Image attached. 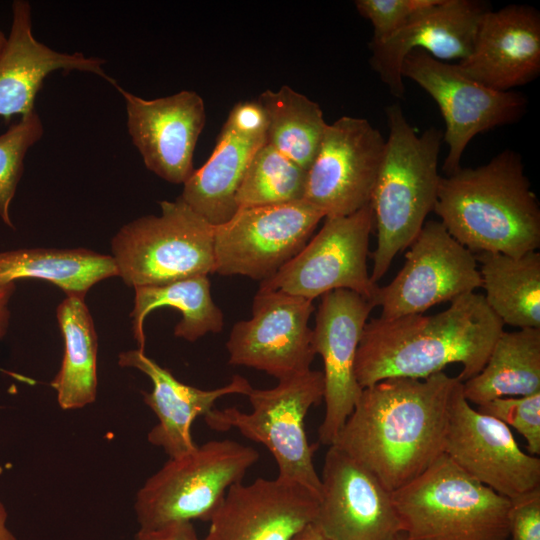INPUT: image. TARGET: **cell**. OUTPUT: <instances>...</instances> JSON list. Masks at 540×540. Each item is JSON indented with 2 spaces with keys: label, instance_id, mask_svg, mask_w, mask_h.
Segmentation results:
<instances>
[{
  "label": "cell",
  "instance_id": "obj_29",
  "mask_svg": "<svg viewBox=\"0 0 540 540\" xmlns=\"http://www.w3.org/2000/svg\"><path fill=\"white\" fill-rule=\"evenodd\" d=\"M208 276H196L159 286L135 287L133 310L130 314L133 337L138 349L144 351L143 324L153 310L169 306L177 308L182 319L174 328V335L194 342L207 333H219L224 326L222 310L210 292Z\"/></svg>",
  "mask_w": 540,
  "mask_h": 540
},
{
  "label": "cell",
  "instance_id": "obj_9",
  "mask_svg": "<svg viewBox=\"0 0 540 540\" xmlns=\"http://www.w3.org/2000/svg\"><path fill=\"white\" fill-rule=\"evenodd\" d=\"M374 228L370 203L358 211L327 217L319 232L269 279L262 290H279L313 301L327 292L345 289L374 304L378 285L368 273L370 234Z\"/></svg>",
  "mask_w": 540,
  "mask_h": 540
},
{
  "label": "cell",
  "instance_id": "obj_16",
  "mask_svg": "<svg viewBox=\"0 0 540 540\" xmlns=\"http://www.w3.org/2000/svg\"><path fill=\"white\" fill-rule=\"evenodd\" d=\"M313 524L328 540H396L402 532L391 492L334 445L324 458Z\"/></svg>",
  "mask_w": 540,
  "mask_h": 540
},
{
  "label": "cell",
  "instance_id": "obj_4",
  "mask_svg": "<svg viewBox=\"0 0 540 540\" xmlns=\"http://www.w3.org/2000/svg\"><path fill=\"white\" fill-rule=\"evenodd\" d=\"M385 114L389 133L370 199L377 234L370 278L376 284L434 210L443 142V132L435 127L418 134L398 104L387 106Z\"/></svg>",
  "mask_w": 540,
  "mask_h": 540
},
{
  "label": "cell",
  "instance_id": "obj_2",
  "mask_svg": "<svg viewBox=\"0 0 540 540\" xmlns=\"http://www.w3.org/2000/svg\"><path fill=\"white\" fill-rule=\"evenodd\" d=\"M503 328L483 294L474 292L433 315L373 318L357 348L356 380L363 389L389 378L425 379L459 363L464 382L482 370Z\"/></svg>",
  "mask_w": 540,
  "mask_h": 540
},
{
  "label": "cell",
  "instance_id": "obj_33",
  "mask_svg": "<svg viewBox=\"0 0 540 540\" xmlns=\"http://www.w3.org/2000/svg\"><path fill=\"white\" fill-rule=\"evenodd\" d=\"M476 409L512 426L524 437L529 454L540 455V392L494 399Z\"/></svg>",
  "mask_w": 540,
  "mask_h": 540
},
{
  "label": "cell",
  "instance_id": "obj_25",
  "mask_svg": "<svg viewBox=\"0 0 540 540\" xmlns=\"http://www.w3.org/2000/svg\"><path fill=\"white\" fill-rule=\"evenodd\" d=\"M462 390L476 406L540 392V328L503 330L482 370L462 382Z\"/></svg>",
  "mask_w": 540,
  "mask_h": 540
},
{
  "label": "cell",
  "instance_id": "obj_11",
  "mask_svg": "<svg viewBox=\"0 0 540 540\" xmlns=\"http://www.w3.org/2000/svg\"><path fill=\"white\" fill-rule=\"evenodd\" d=\"M324 218L304 200L238 209L214 227V273L269 279L303 249Z\"/></svg>",
  "mask_w": 540,
  "mask_h": 540
},
{
  "label": "cell",
  "instance_id": "obj_31",
  "mask_svg": "<svg viewBox=\"0 0 540 540\" xmlns=\"http://www.w3.org/2000/svg\"><path fill=\"white\" fill-rule=\"evenodd\" d=\"M307 171L269 143L251 159L236 195L238 209L303 200Z\"/></svg>",
  "mask_w": 540,
  "mask_h": 540
},
{
  "label": "cell",
  "instance_id": "obj_38",
  "mask_svg": "<svg viewBox=\"0 0 540 540\" xmlns=\"http://www.w3.org/2000/svg\"><path fill=\"white\" fill-rule=\"evenodd\" d=\"M292 540H328L312 523L299 532Z\"/></svg>",
  "mask_w": 540,
  "mask_h": 540
},
{
  "label": "cell",
  "instance_id": "obj_41",
  "mask_svg": "<svg viewBox=\"0 0 540 540\" xmlns=\"http://www.w3.org/2000/svg\"><path fill=\"white\" fill-rule=\"evenodd\" d=\"M396 540H408V539L406 535L403 532H401Z\"/></svg>",
  "mask_w": 540,
  "mask_h": 540
},
{
  "label": "cell",
  "instance_id": "obj_36",
  "mask_svg": "<svg viewBox=\"0 0 540 540\" xmlns=\"http://www.w3.org/2000/svg\"><path fill=\"white\" fill-rule=\"evenodd\" d=\"M135 540H204L200 539L191 521H176L162 527L141 530L136 533Z\"/></svg>",
  "mask_w": 540,
  "mask_h": 540
},
{
  "label": "cell",
  "instance_id": "obj_40",
  "mask_svg": "<svg viewBox=\"0 0 540 540\" xmlns=\"http://www.w3.org/2000/svg\"><path fill=\"white\" fill-rule=\"evenodd\" d=\"M6 45H7V36H5V34L0 29V57L2 56Z\"/></svg>",
  "mask_w": 540,
  "mask_h": 540
},
{
  "label": "cell",
  "instance_id": "obj_14",
  "mask_svg": "<svg viewBox=\"0 0 540 540\" xmlns=\"http://www.w3.org/2000/svg\"><path fill=\"white\" fill-rule=\"evenodd\" d=\"M444 454L468 475L510 500L540 488V459L523 452L509 427L453 391Z\"/></svg>",
  "mask_w": 540,
  "mask_h": 540
},
{
  "label": "cell",
  "instance_id": "obj_1",
  "mask_svg": "<svg viewBox=\"0 0 540 540\" xmlns=\"http://www.w3.org/2000/svg\"><path fill=\"white\" fill-rule=\"evenodd\" d=\"M460 381L442 371L363 388L332 445L392 493L444 454L451 397Z\"/></svg>",
  "mask_w": 540,
  "mask_h": 540
},
{
  "label": "cell",
  "instance_id": "obj_32",
  "mask_svg": "<svg viewBox=\"0 0 540 540\" xmlns=\"http://www.w3.org/2000/svg\"><path fill=\"white\" fill-rule=\"evenodd\" d=\"M44 133L42 121L35 111L10 124L0 135V218L14 229L10 217V205L24 170V158Z\"/></svg>",
  "mask_w": 540,
  "mask_h": 540
},
{
  "label": "cell",
  "instance_id": "obj_24",
  "mask_svg": "<svg viewBox=\"0 0 540 540\" xmlns=\"http://www.w3.org/2000/svg\"><path fill=\"white\" fill-rule=\"evenodd\" d=\"M265 143V132L227 118L212 154L183 184L179 198L212 226L226 223L238 211L236 195L247 167Z\"/></svg>",
  "mask_w": 540,
  "mask_h": 540
},
{
  "label": "cell",
  "instance_id": "obj_12",
  "mask_svg": "<svg viewBox=\"0 0 540 540\" xmlns=\"http://www.w3.org/2000/svg\"><path fill=\"white\" fill-rule=\"evenodd\" d=\"M408 248L401 270L378 287L373 302L381 307V318L423 314L482 286L475 254L440 221H426Z\"/></svg>",
  "mask_w": 540,
  "mask_h": 540
},
{
  "label": "cell",
  "instance_id": "obj_26",
  "mask_svg": "<svg viewBox=\"0 0 540 540\" xmlns=\"http://www.w3.org/2000/svg\"><path fill=\"white\" fill-rule=\"evenodd\" d=\"M118 276L111 255L85 248L17 249L0 253V285L18 279H42L62 289L66 296L85 298L97 282Z\"/></svg>",
  "mask_w": 540,
  "mask_h": 540
},
{
  "label": "cell",
  "instance_id": "obj_23",
  "mask_svg": "<svg viewBox=\"0 0 540 540\" xmlns=\"http://www.w3.org/2000/svg\"><path fill=\"white\" fill-rule=\"evenodd\" d=\"M121 367L138 369L152 381L151 392L142 391L143 400L158 418L149 431L148 442L162 448L169 458L193 451L191 427L197 417L206 416L215 402L226 395H247L252 386L240 375L219 388L203 390L177 380L173 374L139 349L123 351L118 356Z\"/></svg>",
  "mask_w": 540,
  "mask_h": 540
},
{
  "label": "cell",
  "instance_id": "obj_13",
  "mask_svg": "<svg viewBox=\"0 0 540 540\" xmlns=\"http://www.w3.org/2000/svg\"><path fill=\"white\" fill-rule=\"evenodd\" d=\"M386 139L364 118L328 124L307 170L303 200L325 218L352 214L370 203Z\"/></svg>",
  "mask_w": 540,
  "mask_h": 540
},
{
  "label": "cell",
  "instance_id": "obj_20",
  "mask_svg": "<svg viewBox=\"0 0 540 540\" xmlns=\"http://www.w3.org/2000/svg\"><path fill=\"white\" fill-rule=\"evenodd\" d=\"M491 9L481 0H440L415 14L400 30L381 42H370V65L390 93H405L402 64L413 50H422L447 62L465 59L471 52L478 25Z\"/></svg>",
  "mask_w": 540,
  "mask_h": 540
},
{
  "label": "cell",
  "instance_id": "obj_35",
  "mask_svg": "<svg viewBox=\"0 0 540 540\" xmlns=\"http://www.w3.org/2000/svg\"><path fill=\"white\" fill-rule=\"evenodd\" d=\"M510 501L511 540H540V488Z\"/></svg>",
  "mask_w": 540,
  "mask_h": 540
},
{
  "label": "cell",
  "instance_id": "obj_17",
  "mask_svg": "<svg viewBox=\"0 0 540 540\" xmlns=\"http://www.w3.org/2000/svg\"><path fill=\"white\" fill-rule=\"evenodd\" d=\"M374 307L370 300L350 290H333L321 296L312 333L315 353L324 366L325 414L318 438L326 446L333 444L361 394L355 359Z\"/></svg>",
  "mask_w": 540,
  "mask_h": 540
},
{
  "label": "cell",
  "instance_id": "obj_27",
  "mask_svg": "<svg viewBox=\"0 0 540 540\" xmlns=\"http://www.w3.org/2000/svg\"><path fill=\"white\" fill-rule=\"evenodd\" d=\"M475 257L484 299L503 325L540 328V253L480 252Z\"/></svg>",
  "mask_w": 540,
  "mask_h": 540
},
{
  "label": "cell",
  "instance_id": "obj_37",
  "mask_svg": "<svg viewBox=\"0 0 540 540\" xmlns=\"http://www.w3.org/2000/svg\"><path fill=\"white\" fill-rule=\"evenodd\" d=\"M14 290V283L0 285V339L6 335L9 327L10 311L8 303Z\"/></svg>",
  "mask_w": 540,
  "mask_h": 540
},
{
  "label": "cell",
  "instance_id": "obj_22",
  "mask_svg": "<svg viewBox=\"0 0 540 540\" xmlns=\"http://www.w3.org/2000/svg\"><path fill=\"white\" fill-rule=\"evenodd\" d=\"M12 23L7 45L0 57V117L8 123L34 113L36 95L44 79L53 71H82L104 79V59L80 52L55 51L39 42L32 33L31 6L24 0L12 3Z\"/></svg>",
  "mask_w": 540,
  "mask_h": 540
},
{
  "label": "cell",
  "instance_id": "obj_10",
  "mask_svg": "<svg viewBox=\"0 0 540 540\" xmlns=\"http://www.w3.org/2000/svg\"><path fill=\"white\" fill-rule=\"evenodd\" d=\"M402 76L418 84L439 106L445 121L443 141L448 146L442 166L446 175L461 167L462 155L476 135L514 123L526 112L524 95L488 88L456 64L439 61L422 50L404 58Z\"/></svg>",
  "mask_w": 540,
  "mask_h": 540
},
{
  "label": "cell",
  "instance_id": "obj_21",
  "mask_svg": "<svg viewBox=\"0 0 540 540\" xmlns=\"http://www.w3.org/2000/svg\"><path fill=\"white\" fill-rule=\"evenodd\" d=\"M456 65L471 79L498 91L535 80L540 73L539 11L524 4L490 9L480 20L470 54Z\"/></svg>",
  "mask_w": 540,
  "mask_h": 540
},
{
  "label": "cell",
  "instance_id": "obj_19",
  "mask_svg": "<svg viewBox=\"0 0 540 540\" xmlns=\"http://www.w3.org/2000/svg\"><path fill=\"white\" fill-rule=\"evenodd\" d=\"M318 502L308 489L278 477L240 482L227 491L204 540H292L314 522Z\"/></svg>",
  "mask_w": 540,
  "mask_h": 540
},
{
  "label": "cell",
  "instance_id": "obj_28",
  "mask_svg": "<svg viewBox=\"0 0 540 540\" xmlns=\"http://www.w3.org/2000/svg\"><path fill=\"white\" fill-rule=\"evenodd\" d=\"M56 316L64 339V355L51 386L61 409L83 408L97 395L98 339L84 298L66 296Z\"/></svg>",
  "mask_w": 540,
  "mask_h": 540
},
{
  "label": "cell",
  "instance_id": "obj_8",
  "mask_svg": "<svg viewBox=\"0 0 540 540\" xmlns=\"http://www.w3.org/2000/svg\"><path fill=\"white\" fill-rule=\"evenodd\" d=\"M159 216L124 225L111 241L118 277L127 286H159L214 273V226L179 197L161 201Z\"/></svg>",
  "mask_w": 540,
  "mask_h": 540
},
{
  "label": "cell",
  "instance_id": "obj_7",
  "mask_svg": "<svg viewBox=\"0 0 540 540\" xmlns=\"http://www.w3.org/2000/svg\"><path fill=\"white\" fill-rule=\"evenodd\" d=\"M259 452L233 440H210L169 460L136 494L141 530L176 521H210L227 491L240 483Z\"/></svg>",
  "mask_w": 540,
  "mask_h": 540
},
{
  "label": "cell",
  "instance_id": "obj_34",
  "mask_svg": "<svg viewBox=\"0 0 540 540\" xmlns=\"http://www.w3.org/2000/svg\"><path fill=\"white\" fill-rule=\"evenodd\" d=\"M440 0H357L358 13L373 26L371 42H381L400 30L417 13Z\"/></svg>",
  "mask_w": 540,
  "mask_h": 540
},
{
  "label": "cell",
  "instance_id": "obj_15",
  "mask_svg": "<svg viewBox=\"0 0 540 540\" xmlns=\"http://www.w3.org/2000/svg\"><path fill=\"white\" fill-rule=\"evenodd\" d=\"M313 301L279 290L259 289L252 316L235 323L226 343L234 366L283 380L310 370L316 355L308 322Z\"/></svg>",
  "mask_w": 540,
  "mask_h": 540
},
{
  "label": "cell",
  "instance_id": "obj_39",
  "mask_svg": "<svg viewBox=\"0 0 540 540\" xmlns=\"http://www.w3.org/2000/svg\"><path fill=\"white\" fill-rule=\"evenodd\" d=\"M8 513L5 505L0 501V540H17L7 527Z\"/></svg>",
  "mask_w": 540,
  "mask_h": 540
},
{
  "label": "cell",
  "instance_id": "obj_18",
  "mask_svg": "<svg viewBox=\"0 0 540 540\" xmlns=\"http://www.w3.org/2000/svg\"><path fill=\"white\" fill-rule=\"evenodd\" d=\"M127 112V127L148 170L174 184H184L194 172L193 155L205 126L206 109L195 91L143 99L118 84Z\"/></svg>",
  "mask_w": 540,
  "mask_h": 540
},
{
  "label": "cell",
  "instance_id": "obj_30",
  "mask_svg": "<svg viewBox=\"0 0 540 540\" xmlns=\"http://www.w3.org/2000/svg\"><path fill=\"white\" fill-rule=\"evenodd\" d=\"M256 100L266 115V142L307 171L328 126L320 106L287 85Z\"/></svg>",
  "mask_w": 540,
  "mask_h": 540
},
{
  "label": "cell",
  "instance_id": "obj_5",
  "mask_svg": "<svg viewBox=\"0 0 540 540\" xmlns=\"http://www.w3.org/2000/svg\"><path fill=\"white\" fill-rule=\"evenodd\" d=\"M408 540H508L511 501L446 454L391 493Z\"/></svg>",
  "mask_w": 540,
  "mask_h": 540
},
{
  "label": "cell",
  "instance_id": "obj_6",
  "mask_svg": "<svg viewBox=\"0 0 540 540\" xmlns=\"http://www.w3.org/2000/svg\"><path fill=\"white\" fill-rule=\"evenodd\" d=\"M323 394V373L310 369L279 380L273 388H251L250 413L235 407L214 408L204 420L212 430L236 429L264 445L275 459L278 478L297 483L320 499L321 479L313 462L316 445L308 442L305 417Z\"/></svg>",
  "mask_w": 540,
  "mask_h": 540
},
{
  "label": "cell",
  "instance_id": "obj_3",
  "mask_svg": "<svg viewBox=\"0 0 540 540\" xmlns=\"http://www.w3.org/2000/svg\"><path fill=\"white\" fill-rule=\"evenodd\" d=\"M435 214L471 252L521 256L540 245V208L521 156L506 149L440 178Z\"/></svg>",
  "mask_w": 540,
  "mask_h": 540
}]
</instances>
